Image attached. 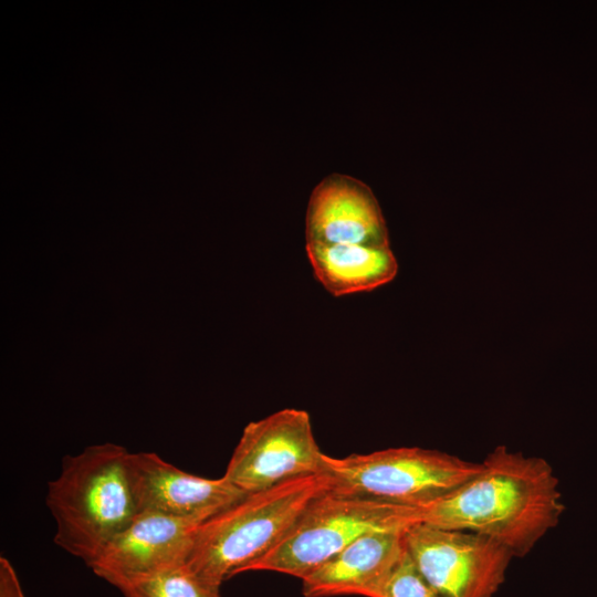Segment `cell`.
I'll list each match as a JSON object with an SVG mask.
<instances>
[{
	"mask_svg": "<svg viewBox=\"0 0 597 597\" xmlns=\"http://www.w3.org/2000/svg\"><path fill=\"white\" fill-rule=\"evenodd\" d=\"M482 471L453 491L413 506L416 523L488 536L524 557L564 511L558 479L543 458L499 446Z\"/></svg>",
	"mask_w": 597,
	"mask_h": 597,
	"instance_id": "cell-1",
	"label": "cell"
},
{
	"mask_svg": "<svg viewBox=\"0 0 597 597\" xmlns=\"http://www.w3.org/2000/svg\"><path fill=\"white\" fill-rule=\"evenodd\" d=\"M129 452L106 442L62 460L48 484L55 544L88 567L138 514L128 473Z\"/></svg>",
	"mask_w": 597,
	"mask_h": 597,
	"instance_id": "cell-2",
	"label": "cell"
},
{
	"mask_svg": "<svg viewBox=\"0 0 597 597\" xmlns=\"http://www.w3.org/2000/svg\"><path fill=\"white\" fill-rule=\"evenodd\" d=\"M327 490L328 478L317 473L245 494L200 523L186 565L220 586L275 546L305 507Z\"/></svg>",
	"mask_w": 597,
	"mask_h": 597,
	"instance_id": "cell-3",
	"label": "cell"
},
{
	"mask_svg": "<svg viewBox=\"0 0 597 597\" xmlns=\"http://www.w3.org/2000/svg\"><path fill=\"white\" fill-rule=\"evenodd\" d=\"M413 523L412 506L327 490L316 496L283 538L245 572L271 570L303 579L363 535L406 528Z\"/></svg>",
	"mask_w": 597,
	"mask_h": 597,
	"instance_id": "cell-4",
	"label": "cell"
},
{
	"mask_svg": "<svg viewBox=\"0 0 597 597\" xmlns=\"http://www.w3.org/2000/svg\"><path fill=\"white\" fill-rule=\"evenodd\" d=\"M482 471V463L418 447L389 448L334 458L324 453L321 473L344 495L422 506Z\"/></svg>",
	"mask_w": 597,
	"mask_h": 597,
	"instance_id": "cell-5",
	"label": "cell"
},
{
	"mask_svg": "<svg viewBox=\"0 0 597 597\" xmlns=\"http://www.w3.org/2000/svg\"><path fill=\"white\" fill-rule=\"evenodd\" d=\"M404 538L421 575L441 597H493L514 557L488 536L423 523L406 527Z\"/></svg>",
	"mask_w": 597,
	"mask_h": 597,
	"instance_id": "cell-6",
	"label": "cell"
},
{
	"mask_svg": "<svg viewBox=\"0 0 597 597\" xmlns=\"http://www.w3.org/2000/svg\"><path fill=\"white\" fill-rule=\"evenodd\" d=\"M323 455L308 413L283 409L244 428L223 476L244 493H254L321 473Z\"/></svg>",
	"mask_w": 597,
	"mask_h": 597,
	"instance_id": "cell-7",
	"label": "cell"
},
{
	"mask_svg": "<svg viewBox=\"0 0 597 597\" xmlns=\"http://www.w3.org/2000/svg\"><path fill=\"white\" fill-rule=\"evenodd\" d=\"M201 522L155 512L138 513L90 568L122 590L142 577L186 564Z\"/></svg>",
	"mask_w": 597,
	"mask_h": 597,
	"instance_id": "cell-8",
	"label": "cell"
},
{
	"mask_svg": "<svg viewBox=\"0 0 597 597\" xmlns=\"http://www.w3.org/2000/svg\"><path fill=\"white\" fill-rule=\"evenodd\" d=\"M128 473L138 513L205 521L247 494L224 476L187 473L154 452H129Z\"/></svg>",
	"mask_w": 597,
	"mask_h": 597,
	"instance_id": "cell-9",
	"label": "cell"
},
{
	"mask_svg": "<svg viewBox=\"0 0 597 597\" xmlns=\"http://www.w3.org/2000/svg\"><path fill=\"white\" fill-rule=\"evenodd\" d=\"M306 244L389 247L379 205L369 187L332 174L313 190L305 219Z\"/></svg>",
	"mask_w": 597,
	"mask_h": 597,
	"instance_id": "cell-10",
	"label": "cell"
},
{
	"mask_svg": "<svg viewBox=\"0 0 597 597\" xmlns=\"http://www.w3.org/2000/svg\"><path fill=\"white\" fill-rule=\"evenodd\" d=\"M406 528L367 533L302 579L304 597H371L405 551Z\"/></svg>",
	"mask_w": 597,
	"mask_h": 597,
	"instance_id": "cell-11",
	"label": "cell"
},
{
	"mask_svg": "<svg viewBox=\"0 0 597 597\" xmlns=\"http://www.w3.org/2000/svg\"><path fill=\"white\" fill-rule=\"evenodd\" d=\"M314 275L334 296L377 289L390 282L398 264L389 247L306 244Z\"/></svg>",
	"mask_w": 597,
	"mask_h": 597,
	"instance_id": "cell-12",
	"label": "cell"
},
{
	"mask_svg": "<svg viewBox=\"0 0 597 597\" xmlns=\"http://www.w3.org/2000/svg\"><path fill=\"white\" fill-rule=\"evenodd\" d=\"M121 591L124 597H220V586L202 579L186 564L142 577Z\"/></svg>",
	"mask_w": 597,
	"mask_h": 597,
	"instance_id": "cell-13",
	"label": "cell"
},
{
	"mask_svg": "<svg viewBox=\"0 0 597 597\" xmlns=\"http://www.w3.org/2000/svg\"><path fill=\"white\" fill-rule=\"evenodd\" d=\"M371 597H441L421 575L406 545L402 555Z\"/></svg>",
	"mask_w": 597,
	"mask_h": 597,
	"instance_id": "cell-14",
	"label": "cell"
},
{
	"mask_svg": "<svg viewBox=\"0 0 597 597\" xmlns=\"http://www.w3.org/2000/svg\"><path fill=\"white\" fill-rule=\"evenodd\" d=\"M0 597H25L11 563L0 557Z\"/></svg>",
	"mask_w": 597,
	"mask_h": 597,
	"instance_id": "cell-15",
	"label": "cell"
}]
</instances>
